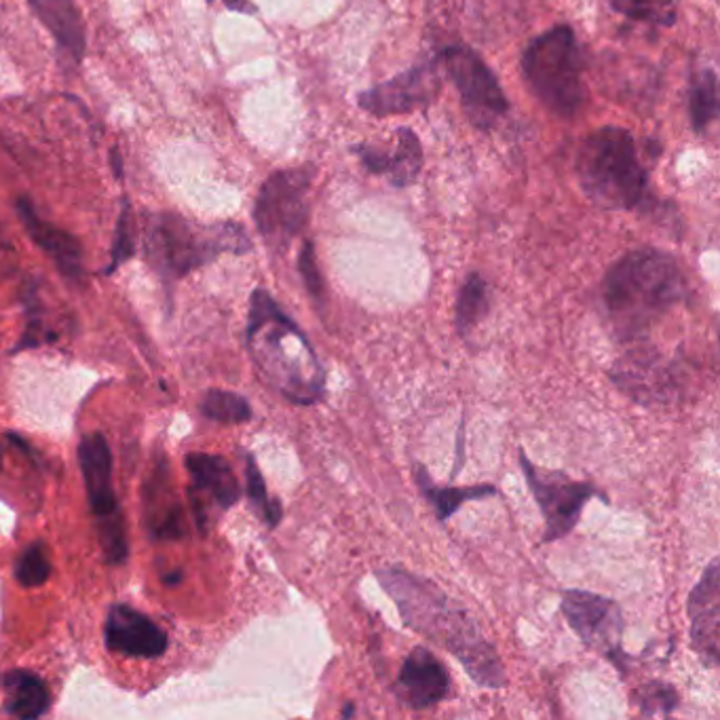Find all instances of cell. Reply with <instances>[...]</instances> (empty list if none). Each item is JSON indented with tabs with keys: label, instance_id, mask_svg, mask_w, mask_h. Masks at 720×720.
<instances>
[{
	"label": "cell",
	"instance_id": "obj_1",
	"mask_svg": "<svg viewBox=\"0 0 720 720\" xmlns=\"http://www.w3.org/2000/svg\"><path fill=\"white\" fill-rule=\"evenodd\" d=\"M377 579L396 602L403 623L448 649L476 684L488 689H501L506 684L501 657L463 604L454 602L433 581L402 567L379 569Z\"/></svg>",
	"mask_w": 720,
	"mask_h": 720
},
{
	"label": "cell",
	"instance_id": "obj_2",
	"mask_svg": "<svg viewBox=\"0 0 720 720\" xmlns=\"http://www.w3.org/2000/svg\"><path fill=\"white\" fill-rule=\"evenodd\" d=\"M687 277L661 250L640 248L617 260L602 281V309L623 344L647 339L659 319L687 298Z\"/></svg>",
	"mask_w": 720,
	"mask_h": 720
},
{
	"label": "cell",
	"instance_id": "obj_3",
	"mask_svg": "<svg viewBox=\"0 0 720 720\" xmlns=\"http://www.w3.org/2000/svg\"><path fill=\"white\" fill-rule=\"evenodd\" d=\"M248 351L262 379L298 406H313L326 396V368L316 347L267 290L250 300Z\"/></svg>",
	"mask_w": 720,
	"mask_h": 720
},
{
	"label": "cell",
	"instance_id": "obj_4",
	"mask_svg": "<svg viewBox=\"0 0 720 720\" xmlns=\"http://www.w3.org/2000/svg\"><path fill=\"white\" fill-rule=\"evenodd\" d=\"M583 192L602 210H636L651 203L649 173L642 168L634 136L621 128L596 129L577 154Z\"/></svg>",
	"mask_w": 720,
	"mask_h": 720
},
{
	"label": "cell",
	"instance_id": "obj_5",
	"mask_svg": "<svg viewBox=\"0 0 720 720\" xmlns=\"http://www.w3.org/2000/svg\"><path fill=\"white\" fill-rule=\"evenodd\" d=\"M530 91L562 119L574 117L588 93L583 86V56L571 26L560 23L537 37L522 56Z\"/></svg>",
	"mask_w": 720,
	"mask_h": 720
},
{
	"label": "cell",
	"instance_id": "obj_6",
	"mask_svg": "<svg viewBox=\"0 0 720 720\" xmlns=\"http://www.w3.org/2000/svg\"><path fill=\"white\" fill-rule=\"evenodd\" d=\"M250 239L237 224L194 231L191 222L176 213H157L149 222L147 252L152 264L168 277H182L222 252L243 254Z\"/></svg>",
	"mask_w": 720,
	"mask_h": 720
},
{
	"label": "cell",
	"instance_id": "obj_7",
	"mask_svg": "<svg viewBox=\"0 0 720 720\" xmlns=\"http://www.w3.org/2000/svg\"><path fill=\"white\" fill-rule=\"evenodd\" d=\"M316 171L311 166L276 171L258 192L254 220L258 233L273 252H286L309 220L307 197Z\"/></svg>",
	"mask_w": 720,
	"mask_h": 720
},
{
	"label": "cell",
	"instance_id": "obj_8",
	"mask_svg": "<svg viewBox=\"0 0 720 720\" xmlns=\"http://www.w3.org/2000/svg\"><path fill=\"white\" fill-rule=\"evenodd\" d=\"M79 466L86 482L89 508L98 520L104 558L112 567L123 564L128 558V534L119 499L112 487V454L102 433H91L81 440Z\"/></svg>",
	"mask_w": 720,
	"mask_h": 720
},
{
	"label": "cell",
	"instance_id": "obj_9",
	"mask_svg": "<svg viewBox=\"0 0 720 720\" xmlns=\"http://www.w3.org/2000/svg\"><path fill=\"white\" fill-rule=\"evenodd\" d=\"M611 370L617 389L642 406H670L682 398L684 377L680 366L651 347L647 339L630 342Z\"/></svg>",
	"mask_w": 720,
	"mask_h": 720
},
{
	"label": "cell",
	"instance_id": "obj_10",
	"mask_svg": "<svg viewBox=\"0 0 720 720\" xmlns=\"http://www.w3.org/2000/svg\"><path fill=\"white\" fill-rule=\"evenodd\" d=\"M520 466L524 471L527 484L546 520L543 541H558L571 534L581 520V511L592 497H602L590 482L572 480L564 471H546L530 463L529 457L520 452Z\"/></svg>",
	"mask_w": 720,
	"mask_h": 720
},
{
	"label": "cell",
	"instance_id": "obj_11",
	"mask_svg": "<svg viewBox=\"0 0 720 720\" xmlns=\"http://www.w3.org/2000/svg\"><path fill=\"white\" fill-rule=\"evenodd\" d=\"M450 81L459 89L469 121L476 128H494L508 112V98L497 81L494 72L469 47H448L440 56Z\"/></svg>",
	"mask_w": 720,
	"mask_h": 720
},
{
	"label": "cell",
	"instance_id": "obj_12",
	"mask_svg": "<svg viewBox=\"0 0 720 720\" xmlns=\"http://www.w3.org/2000/svg\"><path fill=\"white\" fill-rule=\"evenodd\" d=\"M560 609L572 632L588 649L609 657L617 668L623 670V614L614 600L600 593L567 590L562 593Z\"/></svg>",
	"mask_w": 720,
	"mask_h": 720
},
{
	"label": "cell",
	"instance_id": "obj_13",
	"mask_svg": "<svg viewBox=\"0 0 720 720\" xmlns=\"http://www.w3.org/2000/svg\"><path fill=\"white\" fill-rule=\"evenodd\" d=\"M438 64L414 66L381 86L363 91L360 108L374 117L403 114L414 108L429 107L440 93Z\"/></svg>",
	"mask_w": 720,
	"mask_h": 720
},
{
	"label": "cell",
	"instance_id": "obj_14",
	"mask_svg": "<svg viewBox=\"0 0 720 720\" xmlns=\"http://www.w3.org/2000/svg\"><path fill=\"white\" fill-rule=\"evenodd\" d=\"M720 569L714 558L689 593L691 644L708 668H719Z\"/></svg>",
	"mask_w": 720,
	"mask_h": 720
},
{
	"label": "cell",
	"instance_id": "obj_15",
	"mask_svg": "<svg viewBox=\"0 0 720 720\" xmlns=\"http://www.w3.org/2000/svg\"><path fill=\"white\" fill-rule=\"evenodd\" d=\"M104 638L112 653L136 659L161 657L170 644L168 634L154 621L128 604H114L110 609Z\"/></svg>",
	"mask_w": 720,
	"mask_h": 720
},
{
	"label": "cell",
	"instance_id": "obj_16",
	"mask_svg": "<svg viewBox=\"0 0 720 720\" xmlns=\"http://www.w3.org/2000/svg\"><path fill=\"white\" fill-rule=\"evenodd\" d=\"M450 693V677L444 663L429 649L417 647L403 659L400 677L396 682V696L406 708L427 710L444 701Z\"/></svg>",
	"mask_w": 720,
	"mask_h": 720
},
{
	"label": "cell",
	"instance_id": "obj_17",
	"mask_svg": "<svg viewBox=\"0 0 720 720\" xmlns=\"http://www.w3.org/2000/svg\"><path fill=\"white\" fill-rule=\"evenodd\" d=\"M16 208H18V216L22 218L26 231L32 237V241L56 262L60 273L72 281L83 279V248H81V243L72 234L66 233L56 224L43 220L28 197H20Z\"/></svg>",
	"mask_w": 720,
	"mask_h": 720
},
{
	"label": "cell",
	"instance_id": "obj_18",
	"mask_svg": "<svg viewBox=\"0 0 720 720\" xmlns=\"http://www.w3.org/2000/svg\"><path fill=\"white\" fill-rule=\"evenodd\" d=\"M363 168L370 173H384L396 189H406L417 182L423 168V149L419 136L412 129L400 128L396 131V150L381 152L372 147H356Z\"/></svg>",
	"mask_w": 720,
	"mask_h": 720
},
{
	"label": "cell",
	"instance_id": "obj_19",
	"mask_svg": "<svg viewBox=\"0 0 720 720\" xmlns=\"http://www.w3.org/2000/svg\"><path fill=\"white\" fill-rule=\"evenodd\" d=\"M187 469L191 473V499H212L220 509L233 508L241 497V488L234 478L233 467L218 454L192 452L187 457Z\"/></svg>",
	"mask_w": 720,
	"mask_h": 720
},
{
	"label": "cell",
	"instance_id": "obj_20",
	"mask_svg": "<svg viewBox=\"0 0 720 720\" xmlns=\"http://www.w3.org/2000/svg\"><path fill=\"white\" fill-rule=\"evenodd\" d=\"M30 7L60 49L81 62L87 49L86 26L74 0H30Z\"/></svg>",
	"mask_w": 720,
	"mask_h": 720
},
{
	"label": "cell",
	"instance_id": "obj_21",
	"mask_svg": "<svg viewBox=\"0 0 720 720\" xmlns=\"http://www.w3.org/2000/svg\"><path fill=\"white\" fill-rule=\"evenodd\" d=\"M4 693V712L16 719H41L49 712L51 696L43 678L28 670H11L0 678Z\"/></svg>",
	"mask_w": 720,
	"mask_h": 720
},
{
	"label": "cell",
	"instance_id": "obj_22",
	"mask_svg": "<svg viewBox=\"0 0 720 720\" xmlns=\"http://www.w3.org/2000/svg\"><path fill=\"white\" fill-rule=\"evenodd\" d=\"M414 478L421 488L424 499L436 509V516L440 522L452 518L459 509L466 506L467 501H480L487 497H497L499 488L492 484H476V487H436L429 478L423 466L414 467Z\"/></svg>",
	"mask_w": 720,
	"mask_h": 720
},
{
	"label": "cell",
	"instance_id": "obj_23",
	"mask_svg": "<svg viewBox=\"0 0 720 720\" xmlns=\"http://www.w3.org/2000/svg\"><path fill=\"white\" fill-rule=\"evenodd\" d=\"M150 494H147L149 508V527L152 537L157 539H178L184 534V516L178 501L170 492H161L159 480L154 476V484H149Z\"/></svg>",
	"mask_w": 720,
	"mask_h": 720
},
{
	"label": "cell",
	"instance_id": "obj_24",
	"mask_svg": "<svg viewBox=\"0 0 720 720\" xmlns=\"http://www.w3.org/2000/svg\"><path fill=\"white\" fill-rule=\"evenodd\" d=\"M691 126L698 133H706L719 117V79L710 68L699 70L689 91Z\"/></svg>",
	"mask_w": 720,
	"mask_h": 720
},
{
	"label": "cell",
	"instance_id": "obj_25",
	"mask_svg": "<svg viewBox=\"0 0 720 720\" xmlns=\"http://www.w3.org/2000/svg\"><path fill=\"white\" fill-rule=\"evenodd\" d=\"M488 313V286L480 273H469L454 307V326L467 337Z\"/></svg>",
	"mask_w": 720,
	"mask_h": 720
},
{
	"label": "cell",
	"instance_id": "obj_26",
	"mask_svg": "<svg viewBox=\"0 0 720 720\" xmlns=\"http://www.w3.org/2000/svg\"><path fill=\"white\" fill-rule=\"evenodd\" d=\"M201 412L206 419L222 424L248 423L252 419V406L233 391L212 389L201 402Z\"/></svg>",
	"mask_w": 720,
	"mask_h": 720
},
{
	"label": "cell",
	"instance_id": "obj_27",
	"mask_svg": "<svg viewBox=\"0 0 720 720\" xmlns=\"http://www.w3.org/2000/svg\"><path fill=\"white\" fill-rule=\"evenodd\" d=\"M246 484H248V497L252 501L258 516L262 518V522L269 527V529H276L277 524L281 522V516H283V508L281 503L269 497V490H267V484H264V478L260 473V469L256 466V459L252 454L246 457Z\"/></svg>",
	"mask_w": 720,
	"mask_h": 720
},
{
	"label": "cell",
	"instance_id": "obj_28",
	"mask_svg": "<svg viewBox=\"0 0 720 720\" xmlns=\"http://www.w3.org/2000/svg\"><path fill=\"white\" fill-rule=\"evenodd\" d=\"M611 7L621 16L638 22L657 26H672L677 22L678 0H611Z\"/></svg>",
	"mask_w": 720,
	"mask_h": 720
},
{
	"label": "cell",
	"instance_id": "obj_29",
	"mask_svg": "<svg viewBox=\"0 0 720 720\" xmlns=\"http://www.w3.org/2000/svg\"><path fill=\"white\" fill-rule=\"evenodd\" d=\"M51 560L43 543H32L20 553L16 562V581L22 588H39L51 577Z\"/></svg>",
	"mask_w": 720,
	"mask_h": 720
},
{
	"label": "cell",
	"instance_id": "obj_30",
	"mask_svg": "<svg viewBox=\"0 0 720 720\" xmlns=\"http://www.w3.org/2000/svg\"><path fill=\"white\" fill-rule=\"evenodd\" d=\"M642 717H670L678 706L677 689L666 682H647L634 693Z\"/></svg>",
	"mask_w": 720,
	"mask_h": 720
},
{
	"label": "cell",
	"instance_id": "obj_31",
	"mask_svg": "<svg viewBox=\"0 0 720 720\" xmlns=\"http://www.w3.org/2000/svg\"><path fill=\"white\" fill-rule=\"evenodd\" d=\"M298 271H300L302 281H304L309 294L313 298V302H318L319 309H323L326 283H323V277L319 273L316 248H313L311 241H304V246H302V252L298 256Z\"/></svg>",
	"mask_w": 720,
	"mask_h": 720
},
{
	"label": "cell",
	"instance_id": "obj_32",
	"mask_svg": "<svg viewBox=\"0 0 720 720\" xmlns=\"http://www.w3.org/2000/svg\"><path fill=\"white\" fill-rule=\"evenodd\" d=\"M136 252V241H133V231H131V210L128 201H123V212L119 216L117 222V233H114V243H112V260L107 269V276H110L114 269H119L126 260H129Z\"/></svg>",
	"mask_w": 720,
	"mask_h": 720
},
{
	"label": "cell",
	"instance_id": "obj_33",
	"mask_svg": "<svg viewBox=\"0 0 720 720\" xmlns=\"http://www.w3.org/2000/svg\"><path fill=\"white\" fill-rule=\"evenodd\" d=\"M18 267H20L18 250H16V246L9 241V237L4 234L2 227H0V281L16 276Z\"/></svg>",
	"mask_w": 720,
	"mask_h": 720
},
{
	"label": "cell",
	"instance_id": "obj_34",
	"mask_svg": "<svg viewBox=\"0 0 720 720\" xmlns=\"http://www.w3.org/2000/svg\"><path fill=\"white\" fill-rule=\"evenodd\" d=\"M208 2H213V0H208ZM222 4L233 11H241V13H256V7L250 4V0H222Z\"/></svg>",
	"mask_w": 720,
	"mask_h": 720
},
{
	"label": "cell",
	"instance_id": "obj_35",
	"mask_svg": "<svg viewBox=\"0 0 720 720\" xmlns=\"http://www.w3.org/2000/svg\"><path fill=\"white\" fill-rule=\"evenodd\" d=\"M112 166H114L117 178H121L123 176V161H121V154L117 150H112Z\"/></svg>",
	"mask_w": 720,
	"mask_h": 720
},
{
	"label": "cell",
	"instance_id": "obj_36",
	"mask_svg": "<svg viewBox=\"0 0 720 720\" xmlns=\"http://www.w3.org/2000/svg\"><path fill=\"white\" fill-rule=\"evenodd\" d=\"M356 714V710H353V703H347L344 706V710H342V717L347 719V717H353Z\"/></svg>",
	"mask_w": 720,
	"mask_h": 720
},
{
	"label": "cell",
	"instance_id": "obj_37",
	"mask_svg": "<svg viewBox=\"0 0 720 720\" xmlns=\"http://www.w3.org/2000/svg\"><path fill=\"white\" fill-rule=\"evenodd\" d=\"M180 579H182V572H178V574H170V577H166L163 581H166V583H178Z\"/></svg>",
	"mask_w": 720,
	"mask_h": 720
},
{
	"label": "cell",
	"instance_id": "obj_38",
	"mask_svg": "<svg viewBox=\"0 0 720 720\" xmlns=\"http://www.w3.org/2000/svg\"><path fill=\"white\" fill-rule=\"evenodd\" d=\"M2 461H4V452H2V446H0V469H2Z\"/></svg>",
	"mask_w": 720,
	"mask_h": 720
}]
</instances>
